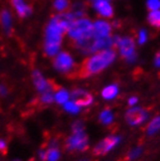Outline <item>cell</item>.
<instances>
[{"label": "cell", "mask_w": 160, "mask_h": 161, "mask_svg": "<svg viewBox=\"0 0 160 161\" xmlns=\"http://www.w3.org/2000/svg\"><path fill=\"white\" fill-rule=\"evenodd\" d=\"M76 19L70 12H64L52 18L45 33V53L48 56H55L58 53L64 34L67 33L70 25Z\"/></svg>", "instance_id": "1"}, {"label": "cell", "mask_w": 160, "mask_h": 161, "mask_svg": "<svg viewBox=\"0 0 160 161\" xmlns=\"http://www.w3.org/2000/svg\"><path fill=\"white\" fill-rule=\"evenodd\" d=\"M115 58L116 52L112 49L95 53L82 63L78 71H76V76L79 78H87L96 75L110 66Z\"/></svg>", "instance_id": "2"}, {"label": "cell", "mask_w": 160, "mask_h": 161, "mask_svg": "<svg viewBox=\"0 0 160 161\" xmlns=\"http://www.w3.org/2000/svg\"><path fill=\"white\" fill-rule=\"evenodd\" d=\"M68 35L74 41H85L93 37V24L86 18L76 19L68 28Z\"/></svg>", "instance_id": "3"}, {"label": "cell", "mask_w": 160, "mask_h": 161, "mask_svg": "<svg viewBox=\"0 0 160 161\" xmlns=\"http://www.w3.org/2000/svg\"><path fill=\"white\" fill-rule=\"evenodd\" d=\"M65 147L69 151L85 152L87 149L88 140L84 131V125L82 122L78 121L73 125V133L66 140Z\"/></svg>", "instance_id": "4"}, {"label": "cell", "mask_w": 160, "mask_h": 161, "mask_svg": "<svg viewBox=\"0 0 160 161\" xmlns=\"http://www.w3.org/2000/svg\"><path fill=\"white\" fill-rule=\"evenodd\" d=\"M124 119L127 124H129L132 127H138V126L146 124L151 118L150 112L146 109L140 106H134L129 107V109L126 110Z\"/></svg>", "instance_id": "5"}, {"label": "cell", "mask_w": 160, "mask_h": 161, "mask_svg": "<svg viewBox=\"0 0 160 161\" xmlns=\"http://www.w3.org/2000/svg\"><path fill=\"white\" fill-rule=\"evenodd\" d=\"M53 67L63 74H69L73 71L75 62L71 54L67 52H61L54 56Z\"/></svg>", "instance_id": "6"}, {"label": "cell", "mask_w": 160, "mask_h": 161, "mask_svg": "<svg viewBox=\"0 0 160 161\" xmlns=\"http://www.w3.org/2000/svg\"><path fill=\"white\" fill-rule=\"evenodd\" d=\"M121 142V137L119 135H110L100 141L93 148V153L95 155H104L111 152Z\"/></svg>", "instance_id": "7"}, {"label": "cell", "mask_w": 160, "mask_h": 161, "mask_svg": "<svg viewBox=\"0 0 160 161\" xmlns=\"http://www.w3.org/2000/svg\"><path fill=\"white\" fill-rule=\"evenodd\" d=\"M32 77H33V82H34V85H35L36 88L42 93L48 92V91H52V90L55 91L58 88V86H55L52 82L46 80L43 77V75L37 70L33 72Z\"/></svg>", "instance_id": "8"}, {"label": "cell", "mask_w": 160, "mask_h": 161, "mask_svg": "<svg viewBox=\"0 0 160 161\" xmlns=\"http://www.w3.org/2000/svg\"><path fill=\"white\" fill-rule=\"evenodd\" d=\"M72 101L79 106V107H86L92 104L93 96L89 92L84 89H74L71 93Z\"/></svg>", "instance_id": "9"}, {"label": "cell", "mask_w": 160, "mask_h": 161, "mask_svg": "<svg viewBox=\"0 0 160 161\" xmlns=\"http://www.w3.org/2000/svg\"><path fill=\"white\" fill-rule=\"evenodd\" d=\"M117 47H119L121 56H123L125 59H128L130 56L136 54L135 42L132 38H129V37L120 38Z\"/></svg>", "instance_id": "10"}, {"label": "cell", "mask_w": 160, "mask_h": 161, "mask_svg": "<svg viewBox=\"0 0 160 161\" xmlns=\"http://www.w3.org/2000/svg\"><path fill=\"white\" fill-rule=\"evenodd\" d=\"M112 26L109 22L105 20H96L93 24V37L94 38H104L110 36Z\"/></svg>", "instance_id": "11"}, {"label": "cell", "mask_w": 160, "mask_h": 161, "mask_svg": "<svg viewBox=\"0 0 160 161\" xmlns=\"http://www.w3.org/2000/svg\"><path fill=\"white\" fill-rule=\"evenodd\" d=\"M94 9L96 10V12L101 15L102 17L105 18H111L113 14V10L112 5L110 4L109 1L106 0H100V1H95L93 4Z\"/></svg>", "instance_id": "12"}, {"label": "cell", "mask_w": 160, "mask_h": 161, "mask_svg": "<svg viewBox=\"0 0 160 161\" xmlns=\"http://www.w3.org/2000/svg\"><path fill=\"white\" fill-rule=\"evenodd\" d=\"M160 132V114L154 116L146 123V134L150 137L155 136Z\"/></svg>", "instance_id": "13"}, {"label": "cell", "mask_w": 160, "mask_h": 161, "mask_svg": "<svg viewBox=\"0 0 160 161\" xmlns=\"http://www.w3.org/2000/svg\"><path fill=\"white\" fill-rule=\"evenodd\" d=\"M12 5L20 18H25L31 14V8L25 2V0H12Z\"/></svg>", "instance_id": "14"}, {"label": "cell", "mask_w": 160, "mask_h": 161, "mask_svg": "<svg viewBox=\"0 0 160 161\" xmlns=\"http://www.w3.org/2000/svg\"><path fill=\"white\" fill-rule=\"evenodd\" d=\"M119 88L117 85H110L102 90L101 95L106 100H113L119 95Z\"/></svg>", "instance_id": "15"}, {"label": "cell", "mask_w": 160, "mask_h": 161, "mask_svg": "<svg viewBox=\"0 0 160 161\" xmlns=\"http://www.w3.org/2000/svg\"><path fill=\"white\" fill-rule=\"evenodd\" d=\"M99 119H100L101 123L109 126V125L113 123V120H115V114H113V113L111 109L107 108V109H104L100 113Z\"/></svg>", "instance_id": "16"}, {"label": "cell", "mask_w": 160, "mask_h": 161, "mask_svg": "<svg viewBox=\"0 0 160 161\" xmlns=\"http://www.w3.org/2000/svg\"><path fill=\"white\" fill-rule=\"evenodd\" d=\"M144 153V148L141 146H136L129 149L127 154H126V159L128 161H135L137 159H139Z\"/></svg>", "instance_id": "17"}, {"label": "cell", "mask_w": 160, "mask_h": 161, "mask_svg": "<svg viewBox=\"0 0 160 161\" xmlns=\"http://www.w3.org/2000/svg\"><path fill=\"white\" fill-rule=\"evenodd\" d=\"M1 22H2V25L6 32L9 33L11 30H12V18H11V14L9 13V11H7V10L2 11Z\"/></svg>", "instance_id": "18"}, {"label": "cell", "mask_w": 160, "mask_h": 161, "mask_svg": "<svg viewBox=\"0 0 160 161\" xmlns=\"http://www.w3.org/2000/svg\"><path fill=\"white\" fill-rule=\"evenodd\" d=\"M59 156L60 153L56 146H52L47 151H45V160L47 161H56L59 158Z\"/></svg>", "instance_id": "19"}, {"label": "cell", "mask_w": 160, "mask_h": 161, "mask_svg": "<svg viewBox=\"0 0 160 161\" xmlns=\"http://www.w3.org/2000/svg\"><path fill=\"white\" fill-rule=\"evenodd\" d=\"M68 98H69V93H68L65 89L58 87L55 90L54 99L58 104H65V103L68 101Z\"/></svg>", "instance_id": "20"}, {"label": "cell", "mask_w": 160, "mask_h": 161, "mask_svg": "<svg viewBox=\"0 0 160 161\" xmlns=\"http://www.w3.org/2000/svg\"><path fill=\"white\" fill-rule=\"evenodd\" d=\"M147 19L152 26L160 28V11L159 10L152 11V12L148 14Z\"/></svg>", "instance_id": "21"}, {"label": "cell", "mask_w": 160, "mask_h": 161, "mask_svg": "<svg viewBox=\"0 0 160 161\" xmlns=\"http://www.w3.org/2000/svg\"><path fill=\"white\" fill-rule=\"evenodd\" d=\"M69 5H70L69 0H55L53 3L54 9L60 13H64L68 9V7H69Z\"/></svg>", "instance_id": "22"}, {"label": "cell", "mask_w": 160, "mask_h": 161, "mask_svg": "<svg viewBox=\"0 0 160 161\" xmlns=\"http://www.w3.org/2000/svg\"><path fill=\"white\" fill-rule=\"evenodd\" d=\"M54 97L52 94V91H48V92H44L40 98V101L43 103V104H51V103L53 101Z\"/></svg>", "instance_id": "23"}, {"label": "cell", "mask_w": 160, "mask_h": 161, "mask_svg": "<svg viewBox=\"0 0 160 161\" xmlns=\"http://www.w3.org/2000/svg\"><path fill=\"white\" fill-rule=\"evenodd\" d=\"M65 110L69 113H72V114H77L79 111H80V107L74 103L73 101H69V102H66L65 103V106H64Z\"/></svg>", "instance_id": "24"}, {"label": "cell", "mask_w": 160, "mask_h": 161, "mask_svg": "<svg viewBox=\"0 0 160 161\" xmlns=\"http://www.w3.org/2000/svg\"><path fill=\"white\" fill-rule=\"evenodd\" d=\"M146 6L152 11L158 10L160 8V0H147Z\"/></svg>", "instance_id": "25"}, {"label": "cell", "mask_w": 160, "mask_h": 161, "mask_svg": "<svg viewBox=\"0 0 160 161\" xmlns=\"http://www.w3.org/2000/svg\"><path fill=\"white\" fill-rule=\"evenodd\" d=\"M139 103V98L137 96H131L128 98L127 100V104L129 107H134V106H137Z\"/></svg>", "instance_id": "26"}, {"label": "cell", "mask_w": 160, "mask_h": 161, "mask_svg": "<svg viewBox=\"0 0 160 161\" xmlns=\"http://www.w3.org/2000/svg\"><path fill=\"white\" fill-rule=\"evenodd\" d=\"M146 39H147V34H146V30H141L139 32V43L142 45L146 41Z\"/></svg>", "instance_id": "27"}, {"label": "cell", "mask_w": 160, "mask_h": 161, "mask_svg": "<svg viewBox=\"0 0 160 161\" xmlns=\"http://www.w3.org/2000/svg\"><path fill=\"white\" fill-rule=\"evenodd\" d=\"M154 65L156 68L160 69V51L156 53L155 58H154Z\"/></svg>", "instance_id": "28"}, {"label": "cell", "mask_w": 160, "mask_h": 161, "mask_svg": "<svg viewBox=\"0 0 160 161\" xmlns=\"http://www.w3.org/2000/svg\"><path fill=\"white\" fill-rule=\"evenodd\" d=\"M0 152L2 153H6L7 152V145L3 140H0Z\"/></svg>", "instance_id": "29"}, {"label": "cell", "mask_w": 160, "mask_h": 161, "mask_svg": "<svg viewBox=\"0 0 160 161\" xmlns=\"http://www.w3.org/2000/svg\"><path fill=\"white\" fill-rule=\"evenodd\" d=\"M7 94V88L3 86H0V95Z\"/></svg>", "instance_id": "30"}, {"label": "cell", "mask_w": 160, "mask_h": 161, "mask_svg": "<svg viewBox=\"0 0 160 161\" xmlns=\"http://www.w3.org/2000/svg\"><path fill=\"white\" fill-rule=\"evenodd\" d=\"M92 1H94V2H95V1H100V0H92ZM106 1H109V0H106Z\"/></svg>", "instance_id": "31"}, {"label": "cell", "mask_w": 160, "mask_h": 161, "mask_svg": "<svg viewBox=\"0 0 160 161\" xmlns=\"http://www.w3.org/2000/svg\"><path fill=\"white\" fill-rule=\"evenodd\" d=\"M81 161H88V160H81Z\"/></svg>", "instance_id": "32"}]
</instances>
